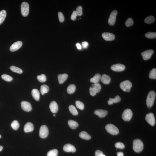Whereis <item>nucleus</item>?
Wrapping results in <instances>:
<instances>
[{
  "label": "nucleus",
  "mask_w": 156,
  "mask_h": 156,
  "mask_svg": "<svg viewBox=\"0 0 156 156\" xmlns=\"http://www.w3.org/2000/svg\"><path fill=\"white\" fill-rule=\"evenodd\" d=\"M143 143L140 139H135L133 142V149L135 152L140 153L143 149Z\"/></svg>",
  "instance_id": "f257e3e1"
},
{
  "label": "nucleus",
  "mask_w": 156,
  "mask_h": 156,
  "mask_svg": "<svg viewBox=\"0 0 156 156\" xmlns=\"http://www.w3.org/2000/svg\"><path fill=\"white\" fill-rule=\"evenodd\" d=\"M156 97V93L154 91H150L148 94L146 99V105L149 108H151L153 105Z\"/></svg>",
  "instance_id": "f03ea898"
},
{
  "label": "nucleus",
  "mask_w": 156,
  "mask_h": 156,
  "mask_svg": "<svg viewBox=\"0 0 156 156\" xmlns=\"http://www.w3.org/2000/svg\"><path fill=\"white\" fill-rule=\"evenodd\" d=\"M120 88L124 92H129L132 86V84L129 81L126 80L120 83Z\"/></svg>",
  "instance_id": "7ed1b4c3"
},
{
  "label": "nucleus",
  "mask_w": 156,
  "mask_h": 156,
  "mask_svg": "<svg viewBox=\"0 0 156 156\" xmlns=\"http://www.w3.org/2000/svg\"><path fill=\"white\" fill-rule=\"evenodd\" d=\"M105 129L108 132L111 134L115 135L119 133L118 129L114 125L108 124L106 126Z\"/></svg>",
  "instance_id": "20e7f679"
},
{
  "label": "nucleus",
  "mask_w": 156,
  "mask_h": 156,
  "mask_svg": "<svg viewBox=\"0 0 156 156\" xmlns=\"http://www.w3.org/2000/svg\"><path fill=\"white\" fill-rule=\"evenodd\" d=\"M21 12L23 16L26 17L27 16L29 12V6L28 4L26 2H24L21 4Z\"/></svg>",
  "instance_id": "39448f33"
},
{
  "label": "nucleus",
  "mask_w": 156,
  "mask_h": 156,
  "mask_svg": "<svg viewBox=\"0 0 156 156\" xmlns=\"http://www.w3.org/2000/svg\"><path fill=\"white\" fill-rule=\"evenodd\" d=\"M133 113L131 110L130 109H127L124 110L122 114V119L125 121L128 122L131 119Z\"/></svg>",
  "instance_id": "423d86ee"
},
{
  "label": "nucleus",
  "mask_w": 156,
  "mask_h": 156,
  "mask_svg": "<svg viewBox=\"0 0 156 156\" xmlns=\"http://www.w3.org/2000/svg\"><path fill=\"white\" fill-rule=\"evenodd\" d=\"M49 134V130L47 126L43 125L41 127L39 130V135L41 138H46Z\"/></svg>",
  "instance_id": "0eeeda50"
},
{
  "label": "nucleus",
  "mask_w": 156,
  "mask_h": 156,
  "mask_svg": "<svg viewBox=\"0 0 156 156\" xmlns=\"http://www.w3.org/2000/svg\"><path fill=\"white\" fill-rule=\"evenodd\" d=\"M145 120L151 126L154 125L155 123V120L154 115L152 113L148 114L145 117Z\"/></svg>",
  "instance_id": "6e6552de"
},
{
  "label": "nucleus",
  "mask_w": 156,
  "mask_h": 156,
  "mask_svg": "<svg viewBox=\"0 0 156 156\" xmlns=\"http://www.w3.org/2000/svg\"><path fill=\"white\" fill-rule=\"evenodd\" d=\"M117 14V12L116 10H114L111 12L108 20V23L110 26L114 25L115 24L116 16Z\"/></svg>",
  "instance_id": "1a4fd4ad"
},
{
  "label": "nucleus",
  "mask_w": 156,
  "mask_h": 156,
  "mask_svg": "<svg viewBox=\"0 0 156 156\" xmlns=\"http://www.w3.org/2000/svg\"><path fill=\"white\" fill-rule=\"evenodd\" d=\"M126 67L124 64H113L111 67V69L114 72H121L125 69Z\"/></svg>",
  "instance_id": "9d476101"
},
{
  "label": "nucleus",
  "mask_w": 156,
  "mask_h": 156,
  "mask_svg": "<svg viewBox=\"0 0 156 156\" xmlns=\"http://www.w3.org/2000/svg\"><path fill=\"white\" fill-rule=\"evenodd\" d=\"M21 107L22 109L25 111L30 112L32 110V106L30 103L28 101H22L21 103Z\"/></svg>",
  "instance_id": "9b49d317"
},
{
  "label": "nucleus",
  "mask_w": 156,
  "mask_h": 156,
  "mask_svg": "<svg viewBox=\"0 0 156 156\" xmlns=\"http://www.w3.org/2000/svg\"><path fill=\"white\" fill-rule=\"evenodd\" d=\"M154 51L152 49L148 50L142 52L141 55L143 57V59L146 61L150 59Z\"/></svg>",
  "instance_id": "f8f14e48"
},
{
  "label": "nucleus",
  "mask_w": 156,
  "mask_h": 156,
  "mask_svg": "<svg viewBox=\"0 0 156 156\" xmlns=\"http://www.w3.org/2000/svg\"><path fill=\"white\" fill-rule=\"evenodd\" d=\"M102 36L104 40L107 41H111L114 40L115 38V35L112 33L105 32L102 34Z\"/></svg>",
  "instance_id": "ddd939ff"
},
{
  "label": "nucleus",
  "mask_w": 156,
  "mask_h": 156,
  "mask_svg": "<svg viewBox=\"0 0 156 156\" xmlns=\"http://www.w3.org/2000/svg\"><path fill=\"white\" fill-rule=\"evenodd\" d=\"M22 43L21 41H18L14 43L10 46V50L12 52L15 51L20 49L22 46Z\"/></svg>",
  "instance_id": "4468645a"
},
{
  "label": "nucleus",
  "mask_w": 156,
  "mask_h": 156,
  "mask_svg": "<svg viewBox=\"0 0 156 156\" xmlns=\"http://www.w3.org/2000/svg\"><path fill=\"white\" fill-rule=\"evenodd\" d=\"M63 150L66 152H75L76 151L75 147L73 145L67 144L64 145L63 147Z\"/></svg>",
  "instance_id": "2eb2a0df"
},
{
  "label": "nucleus",
  "mask_w": 156,
  "mask_h": 156,
  "mask_svg": "<svg viewBox=\"0 0 156 156\" xmlns=\"http://www.w3.org/2000/svg\"><path fill=\"white\" fill-rule=\"evenodd\" d=\"M94 113L100 118L105 117L107 115L108 112L107 110L101 109L97 110L94 111Z\"/></svg>",
  "instance_id": "dca6fc26"
},
{
  "label": "nucleus",
  "mask_w": 156,
  "mask_h": 156,
  "mask_svg": "<svg viewBox=\"0 0 156 156\" xmlns=\"http://www.w3.org/2000/svg\"><path fill=\"white\" fill-rule=\"evenodd\" d=\"M49 108L51 111L54 113H57L59 109L57 103L54 101H52L50 104Z\"/></svg>",
  "instance_id": "f3484780"
},
{
  "label": "nucleus",
  "mask_w": 156,
  "mask_h": 156,
  "mask_svg": "<svg viewBox=\"0 0 156 156\" xmlns=\"http://www.w3.org/2000/svg\"><path fill=\"white\" fill-rule=\"evenodd\" d=\"M34 129V126L30 122H28L25 125L24 130L25 132L27 133L32 131Z\"/></svg>",
  "instance_id": "a211bd4d"
},
{
  "label": "nucleus",
  "mask_w": 156,
  "mask_h": 156,
  "mask_svg": "<svg viewBox=\"0 0 156 156\" xmlns=\"http://www.w3.org/2000/svg\"><path fill=\"white\" fill-rule=\"evenodd\" d=\"M100 80L104 84H108L111 82V78L109 76L103 74L101 77Z\"/></svg>",
  "instance_id": "6ab92c4d"
},
{
  "label": "nucleus",
  "mask_w": 156,
  "mask_h": 156,
  "mask_svg": "<svg viewBox=\"0 0 156 156\" xmlns=\"http://www.w3.org/2000/svg\"><path fill=\"white\" fill-rule=\"evenodd\" d=\"M32 95L33 98L37 101L40 99V93L38 89H34L32 91Z\"/></svg>",
  "instance_id": "aec40b11"
},
{
  "label": "nucleus",
  "mask_w": 156,
  "mask_h": 156,
  "mask_svg": "<svg viewBox=\"0 0 156 156\" xmlns=\"http://www.w3.org/2000/svg\"><path fill=\"white\" fill-rule=\"evenodd\" d=\"M68 77V75L67 74H64L59 75L58 76V78L60 84H63L67 79Z\"/></svg>",
  "instance_id": "412c9836"
},
{
  "label": "nucleus",
  "mask_w": 156,
  "mask_h": 156,
  "mask_svg": "<svg viewBox=\"0 0 156 156\" xmlns=\"http://www.w3.org/2000/svg\"><path fill=\"white\" fill-rule=\"evenodd\" d=\"M101 76L99 74H96L93 77L90 79V81L91 83H98L101 79Z\"/></svg>",
  "instance_id": "4be33fe9"
},
{
  "label": "nucleus",
  "mask_w": 156,
  "mask_h": 156,
  "mask_svg": "<svg viewBox=\"0 0 156 156\" xmlns=\"http://www.w3.org/2000/svg\"><path fill=\"white\" fill-rule=\"evenodd\" d=\"M91 87L96 93L99 92L101 89V85L99 83L93 84L91 85Z\"/></svg>",
  "instance_id": "5701e85b"
},
{
  "label": "nucleus",
  "mask_w": 156,
  "mask_h": 156,
  "mask_svg": "<svg viewBox=\"0 0 156 156\" xmlns=\"http://www.w3.org/2000/svg\"><path fill=\"white\" fill-rule=\"evenodd\" d=\"M121 100V99L119 96L117 95L114 98H110L109 100L108 101V103L109 105H111L114 103L119 102Z\"/></svg>",
  "instance_id": "b1692460"
},
{
  "label": "nucleus",
  "mask_w": 156,
  "mask_h": 156,
  "mask_svg": "<svg viewBox=\"0 0 156 156\" xmlns=\"http://www.w3.org/2000/svg\"><path fill=\"white\" fill-rule=\"evenodd\" d=\"M68 124L70 127L73 129H76L79 126L77 122L75 120H68Z\"/></svg>",
  "instance_id": "393cba45"
},
{
  "label": "nucleus",
  "mask_w": 156,
  "mask_h": 156,
  "mask_svg": "<svg viewBox=\"0 0 156 156\" xmlns=\"http://www.w3.org/2000/svg\"><path fill=\"white\" fill-rule=\"evenodd\" d=\"M79 136L81 138L86 140H89L91 139V137L88 133L85 131L81 132Z\"/></svg>",
  "instance_id": "a878e982"
},
{
  "label": "nucleus",
  "mask_w": 156,
  "mask_h": 156,
  "mask_svg": "<svg viewBox=\"0 0 156 156\" xmlns=\"http://www.w3.org/2000/svg\"><path fill=\"white\" fill-rule=\"evenodd\" d=\"M7 16V12L6 10H3L0 12V25L5 20Z\"/></svg>",
  "instance_id": "bb28decb"
},
{
  "label": "nucleus",
  "mask_w": 156,
  "mask_h": 156,
  "mask_svg": "<svg viewBox=\"0 0 156 156\" xmlns=\"http://www.w3.org/2000/svg\"><path fill=\"white\" fill-rule=\"evenodd\" d=\"M49 88L46 85H43L41 87L40 91L42 95H43L48 92Z\"/></svg>",
  "instance_id": "cd10ccee"
},
{
  "label": "nucleus",
  "mask_w": 156,
  "mask_h": 156,
  "mask_svg": "<svg viewBox=\"0 0 156 156\" xmlns=\"http://www.w3.org/2000/svg\"><path fill=\"white\" fill-rule=\"evenodd\" d=\"M76 86L74 84H71L68 86L67 87V91L69 94H72L74 93L76 90Z\"/></svg>",
  "instance_id": "c85d7f7f"
},
{
  "label": "nucleus",
  "mask_w": 156,
  "mask_h": 156,
  "mask_svg": "<svg viewBox=\"0 0 156 156\" xmlns=\"http://www.w3.org/2000/svg\"><path fill=\"white\" fill-rule=\"evenodd\" d=\"M10 69L12 72H15L16 73L22 74L23 73V71L21 69L15 66H11L10 67Z\"/></svg>",
  "instance_id": "c756f323"
},
{
  "label": "nucleus",
  "mask_w": 156,
  "mask_h": 156,
  "mask_svg": "<svg viewBox=\"0 0 156 156\" xmlns=\"http://www.w3.org/2000/svg\"><path fill=\"white\" fill-rule=\"evenodd\" d=\"M155 18L152 16H147L144 20L145 23L147 24H151L154 22Z\"/></svg>",
  "instance_id": "7c9ffc66"
},
{
  "label": "nucleus",
  "mask_w": 156,
  "mask_h": 156,
  "mask_svg": "<svg viewBox=\"0 0 156 156\" xmlns=\"http://www.w3.org/2000/svg\"><path fill=\"white\" fill-rule=\"evenodd\" d=\"M69 111L73 115H77L78 114V112L77 111L75 107L73 105H71L69 106Z\"/></svg>",
  "instance_id": "2f4dec72"
},
{
  "label": "nucleus",
  "mask_w": 156,
  "mask_h": 156,
  "mask_svg": "<svg viewBox=\"0 0 156 156\" xmlns=\"http://www.w3.org/2000/svg\"><path fill=\"white\" fill-rule=\"evenodd\" d=\"M149 77L151 79H156V68H154L152 70L149 72Z\"/></svg>",
  "instance_id": "473e14b6"
},
{
  "label": "nucleus",
  "mask_w": 156,
  "mask_h": 156,
  "mask_svg": "<svg viewBox=\"0 0 156 156\" xmlns=\"http://www.w3.org/2000/svg\"><path fill=\"white\" fill-rule=\"evenodd\" d=\"M145 36L146 38L150 39H153L156 38V33L149 32H148L145 34Z\"/></svg>",
  "instance_id": "72a5a7b5"
},
{
  "label": "nucleus",
  "mask_w": 156,
  "mask_h": 156,
  "mask_svg": "<svg viewBox=\"0 0 156 156\" xmlns=\"http://www.w3.org/2000/svg\"><path fill=\"white\" fill-rule=\"evenodd\" d=\"M1 78L7 82H11L13 80V78L11 76L7 74L2 75Z\"/></svg>",
  "instance_id": "f704fd0d"
},
{
  "label": "nucleus",
  "mask_w": 156,
  "mask_h": 156,
  "mask_svg": "<svg viewBox=\"0 0 156 156\" xmlns=\"http://www.w3.org/2000/svg\"><path fill=\"white\" fill-rule=\"evenodd\" d=\"M37 78L39 82L42 83L45 82L47 80L46 77L44 74L37 76Z\"/></svg>",
  "instance_id": "c9c22d12"
},
{
  "label": "nucleus",
  "mask_w": 156,
  "mask_h": 156,
  "mask_svg": "<svg viewBox=\"0 0 156 156\" xmlns=\"http://www.w3.org/2000/svg\"><path fill=\"white\" fill-rule=\"evenodd\" d=\"M11 126L14 130H16L19 128L20 124L17 120H14L12 122Z\"/></svg>",
  "instance_id": "e433bc0d"
},
{
  "label": "nucleus",
  "mask_w": 156,
  "mask_h": 156,
  "mask_svg": "<svg viewBox=\"0 0 156 156\" xmlns=\"http://www.w3.org/2000/svg\"><path fill=\"white\" fill-rule=\"evenodd\" d=\"M58 153L57 149H53L48 152L47 153V156H57Z\"/></svg>",
  "instance_id": "4c0bfd02"
},
{
  "label": "nucleus",
  "mask_w": 156,
  "mask_h": 156,
  "mask_svg": "<svg viewBox=\"0 0 156 156\" xmlns=\"http://www.w3.org/2000/svg\"><path fill=\"white\" fill-rule=\"evenodd\" d=\"M76 107L79 109L83 110L84 109V104L80 101H76Z\"/></svg>",
  "instance_id": "58836bf2"
},
{
  "label": "nucleus",
  "mask_w": 156,
  "mask_h": 156,
  "mask_svg": "<svg viewBox=\"0 0 156 156\" xmlns=\"http://www.w3.org/2000/svg\"><path fill=\"white\" fill-rule=\"evenodd\" d=\"M134 22L132 18H129L126 21V25L127 27H130L133 24Z\"/></svg>",
  "instance_id": "ea45409f"
},
{
  "label": "nucleus",
  "mask_w": 156,
  "mask_h": 156,
  "mask_svg": "<svg viewBox=\"0 0 156 156\" xmlns=\"http://www.w3.org/2000/svg\"><path fill=\"white\" fill-rule=\"evenodd\" d=\"M82 8L81 6H79V7H77L76 12L77 14V15L79 16H81L82 14Z\"/></svg>",
  "instance_id": "a19ab883"
},
{
  "label": "nucleus",
  "mask_w": 156,
  "mask_h": 156,
  "mask_svg": "<svg viewBox=\"0 0 156 156\" xmlns=\"http://www.w3.org/2000/svg\"><path fill=\"white\" fill-rule=\"evenodd\" d=\"M58 18L60 22H63L64 20V18L63 13L61 12H59L58 13Z\"/></svg>",
  "instance_id": "79ce46f5"
},
{
  "label": "nucleus",
  "mask_w": 156,
  "mask_h": 156,
  "mask_svg": "<svg viewBox=\"0 0 156 156\" xmlns=\"http://www.w3.org/2000/svg\"><path fill=\"white\" fill-rule=\"evenodd\" d=\"M115 146L116 148L120 149H123L125 147L123 143L121 142L116 143L115 145Z\"/></svg>",
  "instance_id": "37998d69"
},
{
  "label": "nucleus",
  "mask_w": 156,
  "mask_h": 156,
  "mask_svg": "<svg viewBox=\"0 0 156 156\" xmlns=\"http://www.w3.org/2000/svg\"><path fill=\"white\" fill-rule=\"evenodd\" d=\"M77 16V14L76 11H74L73 12L71 18L72 20L75 21L76 20Z\"/></svg>",
  "instance_id": "c03bdc74"
},
{
  "label": "nucleus",
  "mask_w": 156,
  "mask_h": 156,
  "mask_svg": "<svg viewBox=\"0 0 156 156\" xmlns=\"http://www.w3.org/2000/svg\"><path fill=\"white\" fill-rule=\"evenodd\" d=\"M95 156H106L103 154L102 151L99 150H97L95 151Z\"/></svg>",
  "instance_id": "a18cd8bd"
},
{
  "label": "nucleus",
  "mask_w": 156,
  "mask_h": 156,
  "mask_svg": "<svg viewBox=\"0 0 156 156\" xmlns=\"http://www.w3.org/2000/svg\"><path fill=\"white\" fill-rule=\"evenodd\" d=\"M89 93H90V95L91 96H95L97 94V93H96L91 87L90 89H89Z\"/></svg>",
  "instance_id": "49530a36"
},
{
  "label": "nucleus",
  "mask_w": 156,
  "mask_h": 156,
  "mask_svg": "<svg viewBox=\"0 0 156 156\" xmlns=\"http://www.w3.org/2000/svg\"><path fill=\"white\" fill-rule=\"evenodd\" d=\"M82 46L84 48H86L88 46V43L86 41H84L82 43Z\"/></svg>",
  "instance_id": "de8ad7c7"
},
{
  "label": "nucleus",
  "mask_w": 156,
  "mask_h": 156,
  "mask_svg": "<svg viewBox=\"0 0 156 156\" xmlns=\"http://www.w3.org/2000/svg\"><path fill=\"white\" fill-rule=\"evenodd\" d=\"M76 46L77 47V48L78 49L81 50L82 49L80 43H77L76 44Z\"/></svg>",
  "instance_id": "09e8293b"
},
{
  "label": "nucleus",
  "mask_w": 156,
  "mask_h": 156,
  "mask_svg": "<svg viewBox=\"0 0 156 156\" xmlns=\"http://www.w3.org/2000/svg\"><path fill=\"white\" fill-rule=\"evenodd\" d=\"M117 156H124V153L122 152H117Z\"/></svg>",
  "instance_id": "8fccbe9b"
},
{
  "label": "nucleus",
  "mask_w": 156,
  "mask_h": 156,
  "mask_svg": "<svg viewBox=\"0 0 156 156\" xmlns=\"http://www.w3.org/2000/svg\"><path fill=\"white\" fill-rule=\"evenodd\" d=\"M3 149V147L1 146H0V151H1Z\"/></svg>",
  "instance_id": "3c124183"
},
{
  "label": "nucleus",
  "mask_w": 156,
  "mask_h": 156,
  "mask_svg": "<svg viewBox=\"0 0 156 156\" xmlns=\"http://www.w3.org/2000/svg\"><path fill=\"white\" fill-rule=\"evenodd\" d=\"M53 116H56V115L55 114H54Z\"/></svg>",
  "instance_id": "603ef678"
},
{
  "label": "nucleus",
  "mask_w": 156,
  "mask_h": 156,
  "mask_svg": "<svg viewBox=\"0 0 156 156\" xmlns=\"http://www.w3.org/2000/svg\"><path fill=\"white\" fill-rule=\"evenodd\" d=\"M1 135H0V138H1Z\"/></svg>",
  "instance_id": "864d4df0"
}]
</instances>
